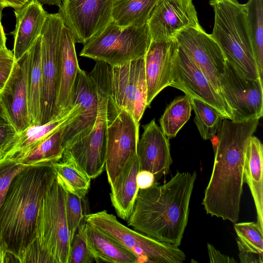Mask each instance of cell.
Returning a JSON list of instances; mask_svg holds the SVG:
<instances>
[{
    "label": "cell",
    "instance_id": "1",
    "mask_svg": "<svg viewBox=\"0 0 263 263\" xmlns=\"http://www.w3.org/2000/svg\"><path fill=\"white\" fill-rule=\"evenodd\" d=\"M259 119H224L218 130L213 170L202 204L207 214L236 223L244 182L246 153Z\"/></svg>",
    "mask_w": 263,
    "mask_h": 263
},
{
    "label": "cell",
    "instance_id": "2",
    "mask_svg": "<svg viewBox=\"0 0 263 263\" xmlns=\"http://www.w3.org/2000/svg\"><path fill=\"white\" fill-rule=\"evenodd\" d=\"M196 177L195 171L178 172L165 184L156 182L139 189L128 225L157 240L179 247L187 224Z\"/></svg>",
    "mask_w": 263,
    "mask_h": 263
},
{
    "label": "cell",
    "instance_id": "3",
    "mask_svg": "<svg viewBox=\"0 0 263 263\" xmlns=\"http://www.w3.org/2000/svg\"><path fill=\"white\" fill-rule=\"evenodd\" d=\"M55 178L53 163H45L28 166L12 180L0 208L5 259L19 262L18 257L34 238L39 207Z\"/></svg>",
    "mask_w": 263,
    "mask_h": 263
},
{
    "label": "cell",
    "instance_id": "4",
    "mask_svg": "<svg viewBox=\"0 0 263 263\" xmlns=\"http://www.w3.org/2000/svg\"><path fill=\"white\" fill-rule=\"evenodd\" d=\"M209 4L214 12L211 34L226 60L247 77L261 80L254 58L245 5L238 0H211Z\"/></svg>",
    "mask_w": 263,
    "mask_h": 263
},
{
    "label": "cell",
    "instance_id": "5",
    "mask_svg": "<svg viewBox=\"0 0 263 263\" xmlns=\"http://www.w3.org/2000/svg\"><path fill=\"white\" fill-rule=\"evenodd\" d=\"M66 190L56 178L39 209L34 240L47 257L49 263H68L71 238L66 211Z\"/></svg>",
    "mask_w": 263,
    "mask_h": 263
},
{
    "label": "cell",
    "instance_id": "6",
    "mask_svg": "<svg viewBox=\"0 0 263 263\" xmlns=\"http://www.w3.org/2000/svg\"><path fill=\"white\" fill-rule=\"evenodd\" d=\"M152 39L147 24L121 27L113 20L99 35L84 44L81 57L111 66L144 56Z\"/></svg>",
    "mask_w": 263,
    "mask_h": 263
},
{
    "label": "cell",
    "instance_id": "7",
    "mask_svg": "<svg viewBox=\"0 0 263 263\" xmlns=\"http://www.w3.org/2000/svg\"><path fill=\"white\" fill-rule=\"evenodd\" d=\"M97 90L98 111L92 128L85 135L67 143L61 160L72 162L91 179L100 176L105 168L108 93L104 80L92 74Z\"/></svg>",
    "mask_w": 263,
    "mask_h": 263
},
{
    "label": "cell",
    "instance_id": "8",
    "mask_svg": "<svg viewBox=\"0 0 263 263\" xmlns=\"http://www.w3.org/2000/svg\"><path fill=\"white\" fill-rule=\"evenodd\" d=\"M84 220L132 252L136 256L138 263H181L185 260L184 253L178 246L130 229L106 210L86 214Z\"/></svg>",
    "mask_w": 263,
    "mask_h": 263
},
{
    "label": "cell",
    "instance_id": "9",
    "mask_svg": "<svg viewBox=\"0 0 263 263\" xmlns=\"http://www.w3.org/2000/svg\"><path fill=\"white\" fill-rule=\"evenodd\" d=\"M144 57L120 65H105L108 99L116 108L130 114L138 123L147 107Z\"/></svg>",
    "mask_w": 263,
    "mask_h": 263
},
{
    "label": "cell",
    "instance_id": "10",
    "mask_svg": "<svg viewBox=\"0 0 263 263\" xmlns=\"http://www.w3.org/2000/svg\"><path fill=\"white\" fill-rule=\"evenodd\" d=\"M64 26L58 13H47L41 33L42 83L40 124L57 117L60 86V44Z\"/></svg>",
    "mask_w": 263,
    "mask_h": 263
},
{
    "label": "cell",
    "instance_id": "11",
    "mask_svg": "<svg viewBox=\"0 0 263 263\" xmlns=\"http://www.w3.org/2000/svg\"><path fill=\"white\" fill-rule=\"evenodd\" d=\"M139 125L130 114L108 100L105 170L109 184L127 161L137 154Z\"/></svg>",
    "mask_w": 263,
    "mask_h": 263
},
{
    "label": "cell",
    "instance_id": "12",
    "mask_svg": "<svg viewBox=\"0 0 263 263\" xmlns=\"http://www.w3.org/2000/svg\"><path fill=\"white\" fill-rule=\"evenodd\" d=\"M220 85L223 98L232 111L233 120L259 119L262 117V81L247 77L226 60Z\"/></svg>",
    "mask_w": 263,
    "mask_h": 263
},
{
    "label": "cell",
    "instance_id": "13",
    "mask_svg": "<svg viewBox=\"0 0 263 263\" xmlns=\"http://www.w3.org/2000/svg\"><path fill=\"white\" fill-rule=\"evenodd\" d=\"M116 1L63 0L58 13L76 43L84 44L100 34L112 20Z\"/></svg>",
    "mask_w": 263,
    "mask_h": 263
},
{
    "label": "cell",
    "instance_id": "14",
    "mask_svg": "<svg viewBox=\"0 0 263 263\" xmlns=\"http://www.w3.org/2000/svg\"><path fill=\"white\" fill-rule=\"evenodd\" d=\"M175 39L186 54L223 98L220 78L224 70L226 59L211 34L207 33L201 27L182 30Z\"/></svg>",
    "mask_w": 263,
    "mask_h": 263
},
{
    "label": "cell",
    "instance_id": "15",
    "mask_svg": "<svg viewBox=\"0 0 263 263\" xmlns=\"http://www.w3.org/2000/svg\"><path fill=\"white\" fill-rule=\"evenodd\" d=\"M170 86L181 90L189 97L198 99L211 105L224 119L233 120L232 111L224 99L179 45Z\"/></svg>",
    "mask_w": 263,
    "mask_h": 263
},
{
    "label": "cell",
    "instance_id": "16",
    "mask_svg": "<svg viewBox=\"0 0 263 263\" xmlns=\"http://www.w3.org/2000/svg\"><path fill=\"white\" fill-rule=\"evenodd\" d=\"M147 24L152 41L170 40L182 30L201 27L192 0H158Z\"/></svg>",
    "mask_w": 263,
    "mask_h": 263
},
{
    "label": "cell",
    "instance_id": "17",
    "mask_svg": "<svg viewBox=\"0 0 263 263\" xmlns=\"http://www.w3.org/2000/svg\"><path fill=\"white\" fill-rule=\"evenodd\" d=\"M28 54L15 61L11 72L0 91L6 116L19 134L32 125L29 111Z\"/></svg>",
    "mask_w": 263,
    "mask_h": 263
},
{
    "label": "cell",
    "instance_id": "18",
    "mask_svg": "<svg viewBox=\"0 0 263 263\" xmlns=\"http://www.w3.org/2000/svg\"><path fill=\"white\" fill-rule=\"evenodd\" d=\"M178 44L175 38L151 41L144 55L147 106L164 88L170 85Z\"/></svg>",
    "mask_w": 263,
    "mask_h": 263
},
{
    "label": "cell",
    "instance_id": "19",
    "mask_svg": "<svg viewBox=\"0 0 263 263\" xmlns=\"http://www.w3.org/2000/svg\"><path fill=\"white\" fill-rule=\"evenodd\" d=\"M79 104L80 114L64 127L63 146L69 141L87 134L94 126L98 111V98L93 79L89 73L80 69L76 81L72 106Z\"/></svg>",
    "mask_w": 263,
    "mask_h": 263
},
{
    "label": "cell",
    "instance_id": "20",
    "mask_svg": "<svg viewBox=\"0 0 263 263\" xmlns=\"http://www.w3.org/2000/svg\"><path fill=\"white\" fill-rule=\"evenodd\" d=\"M143 129L137 148L140 170L152 173L157 182L168 173L173 162L169 140L155 119L144 125Z\"/></svg>",
    "mask_w": 263,
    "mask_h": 263
},
{
    "label": "cell",
    "instance_id": "21",
    "mask_svg": "<svg viewBox=\"0 0 263 263\" xmlns=\"http://www.w3.org/2000/svg\"><path fill=\"white\" fill-rule=\"evenodd\" d=\"M81 110V105L77 103L47 123L29 126L18 134L14 143L1 159L11 160L19 163L51 134L72 122Z\"/></svg>",
    "mask_w": 263,
    "mask_h": 263
},
{
    "label": "cell",
    "instance_id": "22",
    "mask_svg": "<svg viewBox=\"0 0 263 263\" xmlns=\"http://www.w3.org/2000/svg\"><path fill=\"white\" fill-rule=\"evenodd\" d=\"M75 43L72 32L64 25L60 44V86L56 104L58 116L72 107L76 81L80 69Z\"/></svg>",
    "mask_w": 263,
    "mask_h": 263
},
{
    "label": "cell",
    "instance_id": "23",
    "mask_svg": "<svg viewBox=\"0 0 263 263\" xmlns=\"http://www.w3.org/2000/svg\"><path fill=\"white\" fill-rule=\"evenodd\" d=\"M14 12L16 24L11 33L14 37L13 53L16 61L40 36L47 13L37 0H29L21 8L14 9Z\"/></svg>",
    "mask_w": 263,
    "mask_h": 263
},
{
    "label": "cell",
    "instance_id": "24",
    "mask_svg": "<svg viewBox=\"0 0 263 263\" xmlns=\"http://www.w3.org/2000/svg\"><path fill=\"white\" fill-rule=\"evenodd\" d=\"M140 171L137 154L132 156L110 184V198L118 217L127 221L132 214L139 191L137 176Z\"/></svg>",
    "mask_w": 263,
    "mask_h": 263
},
{
    "label": "cell",
    "instance_id": "25",
    "mask_svg": "<svg viewBox=\"0 0 263 263\" xmlns=\"http://www.w3.org/2000/svg\"><path fill=\"white\" fill-rule=\"evenodd\" d=\"M244 182L252 195L257 213V223L263 231V146L252 136L246 153L243 168Z\"/></svg>",
    "mask_w": 263,
    "mask_h": 263
},
{
    "label": "cell",
    "instance_id": "26",
    "mask_svg": "<svg viewBox=\"0 0 263 263\" xmlns=\"http://www.w3.org/2000/svg\"><path fill=\"white\" fill-rule=\"evenodd\" d=\"M84 230L96 262L138 263L132 252L98 228L85 221Z\"/></svg>",
    "mask_w": 263,
    "mask_h": 263
},
{
    "label": "cell",
    "instance_id": "27",
    "mask_svg": "<svg viewBox=\"0 0 263 263\" xmlns=\"http://www.w3.org/2000/svg\"><path fill=\"white\" fill-rule=\"evenodd\" d=\"M29 111L32 125H39L42 83L41 40L40 36L27 51Z\"/></svg>",
    "mask_w": 263,
    "mask_h": 263
},
{
    "label": "cell",
    "instance_id": "28",
    "mask_svg": "<svg viewBox=\"0 0 263 263\" xmlns=\"http://www.w3.org/2000/svg\"><path fill=\"white\" fill-rule=\"evenodd\" d=\"M158 0L116 1L112 20L120 27L140 26L147 23Z\"/></svg>",
    "mask_w": 263,
    "mask_h": 263
},
{
    "label": "cell",
    "instance_id": "29",
    "mask_svg": "<svg viewBox=\"0 0 263 263\" xmlns=\"http://www.w3.org/2000/svg\"><path fill=\"white\" fill-rule=\"evenodd\" d=\"M244 5L254 58L263 81V0H248Z\"/></svg>",
    "mask_w": 263,
    "mask_h": 263
},
{
    "label": "cell",
    "instance_id": "30",
    "mask_svg": "<svg viewBox=\"0 0 263 263\" xmlns=\"http://www.w3.org/2000/svg\"><path fill=\"white\" fill-rule=\"evenodd\" d=\"M192 109L190 98L186 95L176 98L167 106L160 124L168 139L174 138L189 120Z\"/></svg>",
    "mask_w": 263,
    "mask_h": 263
},
{
    "label": "cell",
    "instance_id": "31",
    "mask_svg": "<svg viewBox=\"0 0 263 263\" xmlns=\"http://www.w3.org/2000/svg\"><path fill=\"white\" fill-rule=\"evenodd\" d=\"M64 127L57 130L44 140L19 163L35 165L53 163L60 161L64 151L63 132Z\"/></svg>",
    "mask_w": 263,
    "mask_h": 263
},
{
    "label": "cell",
    "instance_id": "32",
    "mask_svg": "<svg viewBox=\"0 0 263 263\" xmlns=\"http://www.w3.org/2000/svg\"><path fill=\"white\" fill-rule=\"evenodd\" d=\"M195 113L194 122L204 140L213 138L224 119L215 108L198 99L189 97Z\"/></svg>",
    "mask_w": 263,
    "mask_h": 263
},
{
    "label": "cell",
    "instance_id": "33",
    "mask_svg": "<svg viewBox=\"0 0 263 263\" xmlns=\"http://www.w3.org/2000/svg\"><path fill=\"white\" fill-rule=\"evenodd\" d=\"M56 175L64 187L84 198L90 185L91 178L68 161L60 160L53 163Z\"/></svg>",
    "mask_w": 263,
    "mask_h": 263
},
{
    "label": "cell",
    "instance_id": "34",
    "mask_svg": "<svg viewBox=\"0 0 263 263\" xmlns=\"http://www.w3.org/2000/svg\"><path fill=\"white\" fill-rule=\"evenodd\" d=\"M234 228L237 240L245 248L263 256V231L257 222H236Z\"/></svg>",
    "mask_w": 263,
    "mask_h": 263
},
{
    "label": "cell",
    "instance_id": "35",
    "mask_svg": "<svg viewBox=\"0 0 263 263\" xmlns=\"http://www.w3.org/2000/svg\"><path fill=\"white\" fill-rule=\"evenodd\" d=\"M65 189L66 192L65 199L66 215L71 241L72 242L78 229L84 219L85 215L83 213L82 202L83 198L69 189L65 187Z\"/></svg>",
    "mask_w": 263,
    "mask_h": 263
},
{
    "label": "cell",
    "instance_id": "36",
    "mask_svg": "<svg viewBox=\"0 0 263 263\" xmlns=\"http://www.w3.org/2000/svg\"><path fill=\"white\" fill-rule=\"evenodd\" d=\"M96 262L89 247L84 230V222L78 229L71 243L68 263H92Z\"/></svg>",
    "mask_w": 263,
    "mask_h": 263
},
{
    "label": "cell",
    "instance_id": "37",
    "mask_svg": "<svg viewBox=\"0 0 263 263\" xmlns=\"http://www.w3.org/2000/svg\"><path fill=\"white\" fill-rule=\"evenodd\" d=\"M28 166L11 160L0 159V208L13 179Z\"/></svg>",
    "mask_w": 263,
    "mask_h": 263
},
{
    "label": "cell",
    "instance_id": "38",
    "mask_svg": "<svg viewBox=\"0 0 263 263\" xmlns=\"http://www.w3.org/2000/svg\"><path fill=\"white\" fill-rule=\"evenodd\" d=\"M18 134L7 118L0 115V159L5 155Z\"/></svg>",
    "mask_w": 263,
    "mask_h": 263
},
{
    "label": "cell",
    "instance_id": "39",
    "mask_svg": "<svg viewBox=\"0 0 263 263\" xmlns=\"http://www.w3.org/2000/svg\"><path fill=\"white\" fill-rule=\"evenodd\" d=\"M15 60L13 52L7 47L0 49V91L5 85Z\"/></svg>",
    "mask_w": 263,
    "mask_h": 263
},
{
    "label": "cell",
    "instance_id": "40",
    "mask_svg": "<svg viewBox=\"0 0 263 263\" xmlns=\"http://www.w3.org/2000/svg\"><path fill=\"white\" fill-rule=\"evenodd\" d=\"M239 249L238 256L241 263H263V256L245 248L237 239Z\"/></svg>",
    "mask_w": 263,
    "mask_h": 263
},
{
    "label": "cell",
    "instance_id": "41",
    "mask_svg": "<svg viewBox=\"0 0 263 263\" xmlns=\"http://www.w3.org/2000/svg\"><path fill=\"white\" fill-rule=\"evenodd\" d=\"M207 248L211 262L233 263L237 262L233 257L221 253L211 244L208 243Z\"/></svg>",
    "mask_w": 263,
    "mask_h": 263
},
{
    "label": "cell",
    "instance_id": "42",
    "mask_svg": "<svg viewBox=\"0 0 263 263\" xmlns=\"http://www.w3.org/2000/svg\"><path fill=\"white\" fill-rule=\"evenodd\" d=\"M136 179L139 189L148 188L156 182L154 175L146 170H140L137 174Z\"/></svg>",
    "mask_w": 263,
    "mask_h": 263
},
{
    "label": "cell",
    "instance_id": "43",
    "mask_svg": "<svg viewBox=\"0 0 263 263\" xmlns=\"http://www.w3.org/2000/svg\"><path fill=\"white\" fill-rule=\"evenodd\" d=\"M29 0H0V5L6 7H11L14 9L21 8Z\"/></svg>",
    "mask_w": 263,
    "mask_h": 263
},
{
    "label": "cell",
    "instance_id": "44",
    "mask_svg": "<svg viewBox=\"0 0 263 263\" xmlns=\"http://www.w3.org/2000/svg\"><path fill=\"white\" fill-rule=\"evenodd\" d=\"M6 37L3 26L0 24V49L6 48Z\"/></svg>",
    "mask_w": 263,
    "mask_h": 263
},
{
    "label": "cell",
    "instance_id": "45",
    "mask_svg": "<svg viewBox=\"0 0 263 263\" xmlns=\"http://www.w3.org/2000/svg\"><path fill=\"white\" fill-rule=\"evenodd\" d=\"M42 4L60 6L63 0H37Z\"/></svg>",
    "mask_w": 263,
    "mask_h": 263
},
{
    "label": "cell",
    "instance_id": "46",
    "mask_svg": "<svg viewBox=\"0 0 263 263\" xmlns=\"http://www.w3.org/2000/svg\"><path fill=\"white\" fill-rule=\"evenodd\" d=\"M5 254L0 243V263H4Z\"/></svg>",
    "mask_w": 263,
    "mask_h": 263
},
{
    "label": "cell",
    "instance_id": "47",
    "mask_svg": "<svg viewBox=\"0 0 263 263\" xmlns=\"http://www.w3.org/2000/svg\"><path fill=\"white\" fill-rule=\"evenodd\" d=\"M0 115L6 116L5 113L4 112V109L3 108L2 103H1V95H0Z\"/></svg>",
    "mask_w": 263,
    "mask_h": 263
},
{
    "label": "cell",
    "instance_id": "48",
    "mask_svg": "<svg viewBox=\"0 0 263 263\" xmlns=\"http://www.w3.org/2000/svg\"><path fill=\"white\" fill-rule=\"evenodd\" d=\"M4 7L0 5V24H2V11Z\"/></svg>",
    "mask_w": 263,
    "mask_h": 263
},
{
    "label": "cell",
    "instance_id": "49",
    "mask_svg": "<svg viewBox=\"0 0 263 263\" xmlns=\"http://www.w3.org/2000/svg\"><path fill=\"white\" fill-rule=\"evenodd\" d=\"M117 1H121V0H117Z\"/></svg>",
    "mask_w": 263,
    "mask_h": 263
}]
</instances>
